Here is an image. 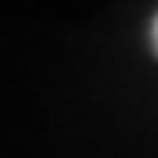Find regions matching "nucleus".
I'll list each match as a JSON object with an SVG mask.
<instances>
[{"label": "nucleus", "instance_id": "nucleus-1", "mask_svg": "<svg viewBox=\"0 0 158 158\" xmlns=\"http://www.w3.org/2000/svg\"><path fill=\"white\" fill-rule=\"evenodd\" d=\"M152 51L158 54V14H155V20H152Z\"/></svg>", "mask_w": 158, "mask_h": 158}]
</instances>
